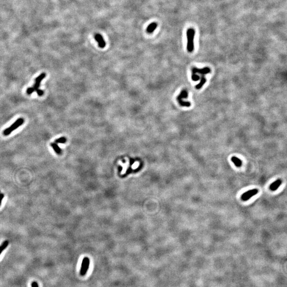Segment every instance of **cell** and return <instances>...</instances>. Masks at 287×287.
Returning <instances> with one entry per match:
<instances>
[{"instance_id":"19","label":"cell","mask_w":287,"mask_h":287,"mask_svg":"<svg viewBox=\"0 0 287 287\" xmlns=\"http://www.w3.org/2000/svg\"><path fill=\"white\" fill-rule=\"evenodd\" d=\"M4 195L3 194H0V206L1 205V203H2V201L3 200V198H4Z\"/></svg>"},{"instance_id":"5","label":"cell","mask_w":287,"mask_h":287,"mask_svg":"<svg viewBox=\"0 0 287 287\" xmlns=\"http://www.w3.org/2000/svg\"><path fill=\"white\" fill-rule=\"evenodd\" d=\"M192 73H200L201 75H205L211 73V69L209 67H204L203 68H197L194 67L192 68Z\"/></svg>"},{"instance_id":"11","label":"cell","mask_w":287,"mask_h":287,"mask_svg":"<svg viewBox=\"0 0 287 287\" xmlns=\"http://www.w3.org/2000/svg\"><path fill=\"white\" fill-rule=\"evenodd\" d=\"M157 24L156 23H153L152 24H150L148 25V26L147 27V28H146V31L149 34H150V33H152L154 30H155L156 28H157Z\"/></svg>"},{"instance_id":"20","label":"cell","mask_w":287,"mask_h":287,"mask_svg":"<svg viewBox=\"0 0 287 287\" xmlns=\"http://www.w3.org/2000/svg\"><path fill=\"white\" fill-rule=\"evenodd\" d=\"M31 287H38V283L36 282H33L31 283Z\"/></svg>"},{"instance_id":"3","label":"cell","mask_w":287,"mask_h":287,"mask_svg":"<svg viewBox=\"0 0 287 287\" xmlns=\"http://www.w3.org/2000/svg\"><path fill=\"white\" fill-rule=\"evenodd\" d=\"M89 259L88 257H85L82 261V266L80 271V274L82 276L85 275L89 269Z\"/></svg>"},{"instance_id":"14","label":"cell","mask_w":287,"mask_h":287,"mask_svg":"<svg viewBox=\"0 0 287 287\" xmlns=\"http://www.w3.org/2000/svg\"><path fill=\"white\" fill-rule=\"evenodd\" d=\"M8 245H9V241L8 240L4 241L1 244V245L0 246V255H1V254L3 252V251H4L5 248H6Z\"/></svg>"},{"instance_id":"17","label":"cell","mask_w":287,"mask_h":287,"mask_svg":"<svg viewBox=\"0 0 287 287\" xmlns=\"http://www.w3.org/2000/svg\"><path fill=\"white\" fill-rule=\"evenodd\" d=\"M35 91V90L34 89V88L33 87H29L28 88H27V91H26V93L28 95H31L32 93H34Z\"/></svg>"},{"instance_id":"9","label":"cell","mask_w":287,"mask_h":287,"mask_svg":"<svg viewBox=\"0 0 287 287\" xmlns=\"http://www.w3.org/2000/svg\"><path fill=\"white\" fill-rule=\"evenodd\" d=\"M188 96V91L186 90H182L181 93H180V94L176 98V100H177L178 102L180 101H182L183 99L184 98H186Z\"/></svg>"},{"instance_id":"4","label":"cell","mask_w":287,"mask_h":287,"mask_svg":"<svg viewBox=\"0 0 287 287\" xmlns=\"http://www.w3.org/2000/svg\"><path fill=\"white\" fill-rule=\"evenodd\" d=\"M258 193V190L257 189H253L252 190H249L244 193L241 196V200L243 201H246L250 198H251L254 196H255L257 193Z\"/></svg>"},{"instance_id":"10","label":"cell","mask_w":287,"mask_h":287,"mask_svg":"<svg viewBox=\"0 0 287 287\" xmlns=\"http://www.w3.org/2000/svg\"><path fill=\"white\" fill-rule=\"evenodd\" d=\"M231 160L237 167L239 168V167H241L242 164V161L240 159H239V158L235 157V156H232L231 157Z\"/></svg>"},{"instance_id":"8","label":"cell","mask_w":287,"mask_h":287,"mask_svg":"<svg viewBox=\"0 0 287 287\" xmlns=\"http://www.w3.org/2000/svg\"><path fill=\"white\" fill-rule=\"evenodd\" d=\"M282 183V180L280 179H279L276 180L275 181L272 183L270 186V189L272 191L277 190L279 187L280 186Z\"/></svg>"},{"instance_id":"12","label":"cell","mask_w":287,"mask_h":287,"mask_svg":"<svg viewBox=\"0 0 287 287\" xmlns=\"http://www.w3.org/2000/svg\"><path fill=\"white\" fill-rule=\"evenodd\" d=\"M51 146L57 154H58V155H60L62 153V150H61L60 147L58 146V145L57 144V143H51Z\"/></svg>"},{"instance_id":"6","label":"cell","mask_w":287,"mask_h":287,"mask_svg":"<svg viewBox=\"0 0 287 287\" xmlns=\"http://www.w3.org/2000/svg\"><path fill=\"white\" fill-rule=\"evenodd\" d=\"M46 73H42L40 75H39L37 78L35 79V84L34 85V86H33V88H34V89L35 90V91L37 90L38 89H39V86H40V83L42 82V81L46 77Z\"/></svg>"},{"instance_id":"2","label":"cell","mask_w":287,"mask_h":287,"mask_svg":"<svg viewBox=\"0 0 287 287\" xmlns=\"http://www.w3.org/2000/svg\"><path fill=\"white\" fill-rule=\"evenodd\" d=\"M24 121H25L24 119L23 118H21H21L18 119L15 122L11 125V126L4 130V131H3V134L5 136L9 135L13 131L17 129L18 127H19L20 126H21V125H23L24 123Z\"/></svg>"},{"instance_id":"7","label":"cell","mask_w":287,"mask_h":287,"mask_svg":"<svg viewBox=\"0 0 287 287\" xmlns=\"http://www.w3.org/2000/svg\"><path fill=\"white\" fill-rule=\"evenodd\" d=\"M95 39L98 43V46L101 48H104L105 46L106 43L102 36L100 34H96L95 35Z\"/></svg>"},{"instance_id":"1","label":"cell","mask_w":287,"mask_h":287,"mask_svg":"<svg viewBox=\"0 0 287 287\" xmlns=\"http://www.w3.org/2000/svg\"><path fill=\"white\" fill-rule=\"evenodd\" d=\"M195 35V30L193 28H190L188 29L187 31V50L189 53H192L194 50Z\"/></svg>"},{"instance_id":"18","label":"cell","mask_w":287,"mask_h":287,"mask_svg":"<svg viewBox=\"0 0 287 287\" xmlns=\"http://www.w3.org/2000/svg\"><path fill=\"white\" fill-rule=\"evenodd\" d=\"M36 91L37 92V94L39 96H42L44 94L43 90H42V89H40L39 88L37 90H36Z\"/></svg>"},{"instance_id":"13","label":"cell","mask_w":287,"mask_h":287,"mask_svg":"<svg viewBox=\"0 0 287 287\" xmlns=\"http://www.w3.org/2000/svg\"><path fill=\"white\" fill-rule=\"evenodd\" d=\"M206 79L204 75H202V77L201 79L200 83L198 84H197V85L196 86V89H200L206 83Z\"/></svg>"},{"instance_id":"15","label":"cell","mask_w":287,"mask_h":287,"mask_svg":"<svg viewBox=\"0 0 287 287\" xmlns=\"http://www.w3.org/2000/svg\"><path fill=\"white\" fill-rule=\"evenodd\" d=\"M67 141V139H66L65 137H60L59 138H58L56 140V143H60V144H64Z\"/></svg>"},{"instance_id":"16","label":"cell","mask_w":287,"mask_h":287,"mask_svg":"<svg viewBox=\"0 0 287 287\" xmlns=\"http://www.w3.org/2000/svg\"><path fill=\"white\" fill-rule=\"evenodd\" d=\"M191 79L194 82H197L199 79H200V77L197 75L196 73H192L191 75Z\"/></svg>"}]
</instances>
